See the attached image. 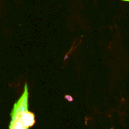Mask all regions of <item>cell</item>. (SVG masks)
Listing matches in <instances>:
<instances>
[{
	"label": "cell",
	"mask_w": 129,
	"mask_h": 129,
	"mask_svg": "<svg viewBox=\"0 0 129 129\" xmlns=\"http://www.w3.org/2000/svg\"><path fill=\"white\" fill-rule=\"evenodd\" d=\"M123 1H126V2H129V0H123Z\"/></svg>",
	"instance_id": "cell-1"
}]
</instances>
